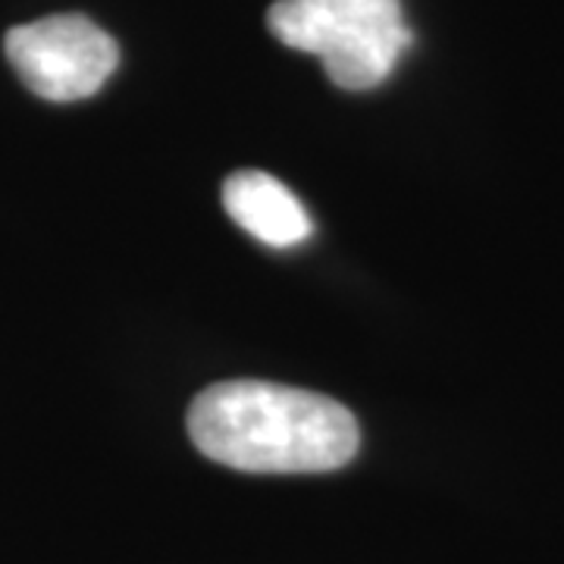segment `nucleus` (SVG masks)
Instances as JSON below:
<instances>
[{
  "instance_id": "obj_3",
  "label": "nucleus",
  "mask_w": 564,
  "mask_h": 564,
  "mask_svg": "<svg viewBox=\"0 0 564 564\" xmlns=\"http://www.w3.org/2000/svg\"><path fill=\"white\" fill-rule=\"evenodd\" d=\"M3 51L22 85L54 104L98 95L120 63L117 41L79 13L17 25L7 32Z\"/></svg>"
},
{
  "instance_id": "obj_1",
  "label": "nucleus",
  "mask_w": 564,
  "mask_h": 564,
  "mask_svg": "<svg viewBox=\"0 0 564 564\" xmlns=\"http://www.w3.org/2000/svg\"><path fill=\"white\" fill-rule=\"evenodd\" d=\"M188 436L210 462L251 474H321L358 455L361 430L336 399L295 386L232 380L188 408Z\"/></svg>"
},
{
  "instance_id": "obj_4",
  "label": "nucleus",
  "mask_w": 564,
  "mask_h": 564,
  "mask_svg": "<svg viewBox=\"0 0 564 564\" xmlns=\"http://www.w3.org/2000/svg\"><path fill=\"white\" fill-rule=\"evenodd\" d=\"M223 207L248 236L273 248L302 245L314 232L304 204L276 176L261 170H239L223 182Z\"/></svg>"
},
{
  "instance_id": "obj_2",
  "label": "nucleus",
  "mask_w": 564,
  "mask_h": 564,
  "mask_svg": "<svg viewBox=\"0 0 564 564\" xmlns=\"http://www.w3.org/2000/svg\"><path fill=\"white\" fill-rule=\"evenodd\" d=\"M267 29L285 47L321 57L345 91L383 85L411 44L402 0H276Z\"/></svg>"
}]
</instances>
